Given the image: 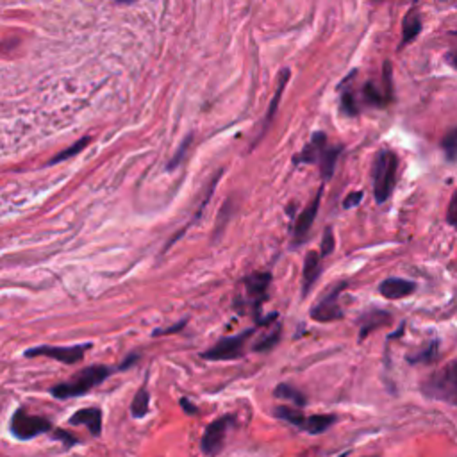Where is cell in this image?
<instances>
[{"instance_id":"4","label":"cell","mask_w":457,"mask_h":457,"mask_svg":"<svg viewBox=\"0 0 457 457\" xmlns=\"http://www.w3.org/2000/svg\"><path fill=\"white\" fill-rule=\"evenodd\" d=\"M398 157L391 150H381L374 167V195L379 204L390 200L397 184Z\"/></svg>"},{"instance_id":"15","label":"cell","mask_w":457,"mask_h":457,"mask_svg":"<svg viewBox=\"0 0 457 457\" xmlns=\"http://www.w3.org/2000/svg\"><path fill=\"white\" fill-rule=\"evenodd\" d=\"M320 274H322V258L318 252H307L306 259H304V274H302V297H306L311 291L313 284L318 281Z\"/></svg>"},{"instance_id":"12","label":"cell","mask_w":457,"mask_h":457,"mask_svg":"<svg viewBox=\"0 0 457 457\" xmlns=\"http://www.w3.org/2000/svg\"><path fill=\"white\" fill-rule=\"evenodd\" d=\"M290 77H291V70H290V68H284L283 72L279 73L277 90H275L274 99H272L270 106H268L267 116H265V120H262L261 131H259L258 138H255L254 143L251 145V148H254L255 145H258L259 141H261V139L265 138V134H267V132H268V129H270L272 122H274V118H275V113H277V109H279V104H281V100H283V93H284V90H286V84H288V80H290Z\"/></svg>"},{"instance_id":"31","label":"cell","mask_w":457,"mask_h":457,"mask_svg":"<svg viewBox=\"0 0 457 457\" xmlns=\"http://www.w3.org/2000/svg\"><path fill=\"white\" fill-rule=\"evenodd\" d=\"M87 143H90V139H87V138H84V139H79V141H77V143L73 145V147H68L66 150H64V152H61L59 155H56V157H54V160H52V164H54V163H57V161H64V160H68V157H70V155H76L77 152H79L80 148H84V147H86Z\"/></svg>"},{"instance_id":"26","label":"cell","mask_w":457,"mask_h":457,"mask_svg":"<svg viewBox=\"0 0 457 457\" xmlns=\"http://www.w3.org/2000/svg\"><path fill=\"white\" fill-rule=\"evenodd\" d=\"M442 148L445 150L447 160L456 161L457 160V129H450L445 134L442 141Z\"/></svg>"},{"instance_id":"27","label":"cell","mask_w":457,"mask_h":457,"mask_svg":"<svg viewBox=\"0 0 457 457\" xmlns=\"http://www.w3.org/2000/svg\"><path fill=\"white\" fill-rule=\"evenodd\" d=\"M382 90L388 95V99L393 100V68H391L390 61H384L382 64Z\"/></svg>"},{"instance_id":"32","label":"cell","mask_w":457,"mask_h":457,"mask_svg":"<svg viewBox=\"0 0 457 457\" xmlns=\"http://www.w3.org/2000/svg\"><path fill=\"white\" fill-rule=\"evenodd\" d=\"M447 223L452 227H457V191L454 193L452 200L449 202V209H447Z\"/></svg>"},{"instance_id":"5","label":"cell","mask_w":457,"mask_h":457,"mask_svg":"<svg viewBox=\"0 0 457 457\" xmlns=\"http://www.w3.org/2000/svg\"><path fill=\"white\" fill-rule=\"evenodd\" d=\"M254 332L255 327H252V329H245L243 332L234 334V336L222 338L211 349L202 352L200 358L207 359V361H234V359H241L243 354H245V346H247L248 338H252Z\"/></svg>"},{"instance_id":"22","label":"cell","mask_w":457,"mask_h":457,"mask_svg":"<svg viewBox=\"0 0 457 457\" xmlns=\"http://www.w3.org/2000/svg\"><path fill=\"white\" fill-rule=\"evenodd\" d=\"M437 354H440V343L430 342L426 349L416 352V354H409L406 359L411 365H430L436 361Z\"/></svg>"},{"instance_id":"36","label":"cell","mask_w":457,"mask_h":457,"mask_svg":"<svg viewBox=\"0 0 457 457\" xmlns=\"http://www.w3.org/2000/svg\"><path fill=\"white\" fill-rule=\"evenodd\" d=\"M181 407H183L184 413L190 414V416H195V414H199V407H197L195 404H191L188 398H181Z\"/></svg>"},{"instance_id":"29","label":"cell","mask_w":457,"mask_h":457,"mask_svg":"<svg viewBox=\"0 0 457 457\" xmlns=\"http://www.w3.org/2000/svg\"><path fill=\"white\" fill-rule=\"evenodd\" d=\"M50 436L54 437V440H57V442L63 443L66 449L79 445V437H77L76 434L68 433V430H64V429H52Z\"/></svg>"},{"instance_id":"11","label":"cell","mask_w":457,"mask_h":457,"mask_svg":"<svg viewBox=\"0 0 457 457\" xmlns=\"http://www.w3.org/2000/svg\"><path fill=\"white\" fill-rule=\"evenodd\" d=\"M322 193H323V186L320 188L318 193L314 195V199L311 200L309 206L297 216V222H295L293 227V245L298 247V245H302L304 241L307 239L311 232V227H313L314 220H316V215H318L320 209V200H322Z\"/></svg>"},{"instance_id":"19","label":"cell","mask_w":457,"mask_h":457,"mask_svg":"<svg viewBox=\"0 0 457 457\" xmlns=\"http://www.w3.org/2000/svg\"><path fill=\"white\" fill-rule=\"evenodd\" d=\"M332 423H336V416H334V414H313V416L306 418L302 430H306V433L309 434H322L325 433Z\"/></svg>"},{"instance_id":"17","label":"cell","mask_w":457,"mask_h":457,"mask_svg":"<svg viewBox=\"0 0 457 457\" xmlns=\"http://www.w3.org/2000/svg\"><path fill=\"white\" fill-rule=\"evenodd\" d=\"M361 332H359V339L366 338L368 334L372 332L374 329L381 325H388L391 322L390 313H386V311H370V313H365L361 316Z\"/></svg>"},{"instance_id":"30","label":"cell","mask_w":457,"mask_h":457,"mask_svg":"<svg viewBox=\"0 0 457 457\" xmlns=\"http://www.w3.org/2000/svg\"><path fill=\"white\" fill-rule=\"evenodd\" d=\"M334 247H336V239H334V234H332V229L330 227H327L325 232H323V238H322V245H320V258H327V255L332 254Z\"/></svg>"},{"instance_id":"21","label":"cell","mask_w":457,"mask_h":457,"mask_svg":"<svg viewBox=\"0 0 457 457\" xmlns=\"http://www.w3.org/2000/svg\"><path fill=\"white\" fill-rule=\"evenodd\" d=\"M148 409H150V393L145 386H141L132 398L131 414L134 418H145L148 414Z\"/></svg>"},{"instance_id":"20","label":"cell","mask_w":457,"mask_h":457,"mask_svg":"<svg viewBox=\"0 0 457 457\" xmlns=\"http://www.w3.org/2000/svg\"><path fill=\"white\" fill-rule=\"evenodd\" d=\"M274 397L279 398V400H291L295 406L298 407H304L307 404V398L302 391L297 390V388H293V386L290 384H284V382L275 388Z\"/></svg>"},{"instance_id":"9","label":"cell","mask_w":457,"mask_h":457,"mask_svg":"<svg viewBox=\"0 0 457 457\" xmlns=\"http://www.w3.org/2000/svg\"><path fill=\"white\" fill-rule=\"evenodd\" d=\"M236 423V418L232 414H225L222 418H216L215 421H211L206 427L200 440V449L207 457H216L222 452L223 445H225V437L229 429Z\"/></svg>"},{"instance_id":"3","label":"cell","mask_w":457,"mask_h":457,"mask_svg":"<svg viewBox=\"0 0 457 457\" xmlns=\"http://www.w3.org/2000/svg\"><path fill=\"white\" fill-rule=\"evenodd\" d=\"M420 391L430 400L457 406V361L449 363L440 370L433 372L421 382Z\"/></svg>"},{"instance_id":"33","label":"cell","mask_w":457,"mask_h":457,"mask_svg":"<svg viewBox=\"0 0 457 457\" xmlns=\"http://www.w3.org/2000/svg\"><path fill=\"white\" fill-rule=\"evenodd\" d=\"M186 323H188V320H183V322L175 323V325H171V327H167V329H155L154 332H152V336H154V338H157V336H168V334L181 332V330L186 327Z\"/></svg>"},{"instance_id":"23","label":"cell","mask_w":457,"mask_h":457,"mask_svg":"<svg viewBox=\"0 0 457 457\" xmlns=\"http://www.w3.org/2000/svg\"><path fill=\"white\" fill-rule=\"evenodd\" d=\"M274 414L281 420L288 421L291 426L298 427V429H302L304 421H306V414L302 411L295 409V407H288V406H279L274 409Z\"/></svg>"},{"instance_id":"7","label":"cell","mask_w":457,"mask_h":457,"mask_svg":"<svg viewBox=\"0 0 457 457\" xmlns=\"http://www.w3.org/2000/svg\"><path fill=\"white\" fill-rule=\"evenodd\" d=\"M346 288V283L334 284L330 286L322 297L318 298V302L314 304L311 307V318L314 322L320 323H329V322H336V320L343 318V311L339 307V297H342V291Z\"/></svg>"},{"instance_id":"34","label":"cell","mask_w":457,"mask_h":457,"mask_svg":"<svg viewBox=\"0 0 457 457\" xmlns=\"http://www.w3.org/2000/svg\"><path fill=\"white\" fill-rule=\"evenodd\" d=\"M139 359H141V358H139L138 352H132V354H129L127 358L124 359V361L120 363L118 368H116V370H118V372H127L129 368H132V366H134V365H138Z\"/></svg>"},{"instance_id":"37","label":"cell","mask_w":457,"mask_h":457,"mask_svg":"<svg viewBox=\"0 0 457 457\" xmlns=\"http://www.w3.org/2000/svg\"><path fill=\"white\" fill-rule=\"evenodd\" d=\"M449 61H450V64H452L454 68H457V50H454V52H450L449 56Z\"/></svg>"},{"instance_id":"39","label":"cell","mask_w":457,"mask_h":457,"mask_svg":"<svg viewBox=\"0 0 457 457\" xmlns=\"http://www.w3.org/2000/svg\"><path fill=\"white\" fill-rule=\"evenodd\" d=\"M374 457H375V456H374Z\"/></svg>"},{"instance_id":"14","label":"cell","mask_w":457,"mask_h":457,"mask_svg":"<svg viewBox=\"0 0 457 457\" xmlns=\"http://www.w3.org/2000/svg\"><path fill=\"white\" fill-rule=\"evenodd\" d=\"M70 426H84L93 437H99L102 434V411L97 407H84L76 411L70 418Z\"/></svg>"},{"instance_id":"25","label":"cell","mask_w":457,"mask_h":457,"mask_svg":"<svg viewBox=\"0 0 457 457\" xmlns=\"http://www.w3.org/2000/svg\"><path fill=\"white\" fill-rule=\"evenodd\" d=\"M281 334H283V329L281 325L275 327L270 334H265L262 338H259L254 345V352H268V350L274 349L279 342H281Z\"/></svg>"},{"instance_id":"2","label":"cell","mask_w":457,"mask_h":457,"mask_svg":"<svg viewBox=\"0 0 457 457\" xmlns=\"http://www.w3.org/2000/svg\"><path fill=\"white\" fill-rule=\"evenodd\" d=\"M113 374H115V368H113V366H87L84 370L77 372L70 381L52 386L50 395L54 398H57V400H68V398L80 397V395L90 393L95 386H100L104 381H108Z\"/></svg>"},{"instance_id":"8","label":"cell","mask_w":457,"mask_h":457,"mask_svg":"<svg viewBox=\"0 0 457 457\" xmlns=\"http://www.w3.org/2000/svg\"><path fill=\"white\" fill-rule=\"evenodd\" d=\"M92 343H80V345L72 346H34V349H27L24 352L25 358H48L54 361H59L63 365H76V363L83 361L86 350L92 349Z\"/></svg>"},{"instance_id":"38","label":"cell","mask_w":457,"mask_h":457,"mask_svg":"<svg viewBox=\"0 0 457 457\" xmlns=\"http://www.w3.org/2000/svg\"><path fill=\"white\" fill-rule=\"evenodd\" d=\"M118 4H131V2H134V0H116Z\"/></svg>"},{"instance_id":"35","label":"cell","mask_w":457,"mask_h":457,"mask_svg":"<svg viewBox=\"0 0 457 457\" xmlns=\"http://www.w3.org/2000/svg\"><path fill=\"white\" fill-rule=\"evenodd\" d=\"M363 200V191H354V193H350V195H346V199L343 200V207L345 209H350V207H356L359 206Z\"/></svg>"},{"instance_id":"10","label":"cell","mask_w":457,"mask_h":457,"mask_svg":"<svg viewBox=\"0 0 457 457\" xmlns=\"http://www.w3.org/2000/svg\"><path fill=\"white\" fill-rule=\"evenodd\" d=\"M245 290H247L248 302H251V309L254 313V318L258 322L261 318V306L262 302H267L268 298V288L272 284V274L268 272H258V274H251L243 279Z\"/></svg>"},{"instance_id":"18","label":"cell","mask_w":457,"mask_h":457,"mask_svg":"<svg viewBox=\"0 0 457 457\" xmlns=\"http://www.w3.org/2000/svg\"><path fill=\"white\" fill-rule=\"evenodd\" d=\"M361 100L366 106H375V108H386L391 102L381 87L374 83H366L361 87Z\"/></svg>"},{"instance_id":"1","label":"cell","mask_w":457,"mask_h":457,"mask_svg":"<svg viewBox=\"0 0 457 457\" xmlns=\"http://www.w3.org/2000/svg\"><path fill=\"white\" fill-rule=\"evenodd\" d=\"M343 152V145H330L327 139L325 132H313L309 143L293 157V164H318L322 177L325 181H330L336 163Z\"/></svg>"},{"instance_id":"24","label":"cell","mask_w":457,"mask_h":457,"mask_svg":"<svg viewBox=\"0 0 457 457\" xmlns=\"http://www.w3.org/2000/svg\"><path fill=\"white\" fill-rule=\"evenodd\" d=\"M339 106H342V111L345 113L346 116H358L359 115V102L358 95L352 87H346L343 90L342 99H339Z\"/></svg>"},{"instance_id":"6","label":"cell","mask_w":457,"mask_h":457,"mask_svg":"<svg viewBox=\"0 0 457 457\" xmlns=\"http://www.w3.org/2000/svg\"><path fill=\"white\" fill-rule=\"evenodd\" d=\"M54 429L52 421L45 416H36V414L25 413V409H16L9 421V430L13 436L20 442H29L34 437L41 436L45 433H50Z\"/></svg>"},{"instance_id":"16","label":"cell","mask_w":457,"mask_h":457,"mask_svg":"<svg viewBox=\"0 0 457 457\" xmlns=\"http://www.w3.org/2000/svg\"><path fill=\"white\" fill-rule=\"evenodd\" d=\"M421 31V16L418 13L416 6H413L409 13L404 16V24H402V43L398 48H404L406 45L413 43L416 36Z\"/></svg>"},{"instance_id":"13","label":"cell","mask_w":457,"mask_h":457,"mask_svg":"<svg viewBox=\"0 0 457 457\" xmlns=\"http://www.w3.org/2000/svg\"><path fill=\"white\" fill-rule=\"evenodd\" d=\"M414 290H416V284L413 281L400 277H390L379 284V293L390 300H400V298L409 297L414 293Z\"/></svg>"},{"instance_id":"28","label":"cell","mask_w":457,"mask_h":457,"mask_svg":"<svg viewBox=\"0 0 457 457\" xmlns=\"http://www.w3.org/2000/svg\"><path fill=\"white\" fill-rule=\"evenodd\" d=\"M191 141H193V134H188L186 139H184L183 143H181L179 150L175 152V155H174V157H171L170 163H168V170H175V168H177L181 163H183L184 155H186L188 150H190Z\"/></svg>"}]
</instances>
